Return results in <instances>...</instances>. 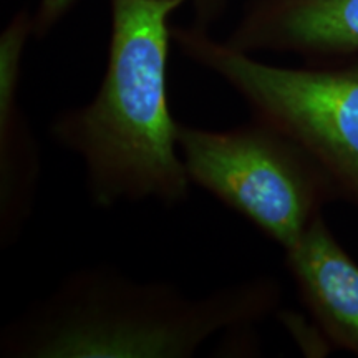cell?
<instances>
[{
	"label": "cell",
	"instance_id": "obj_1",
	"mask_svg": "<svg viewBox=\"0 0 358 358\" xmlns=\"http://www.w3.org/2000/svg\"><path fill=\"white\" fill-rule=\"evenodd\" d=\"M179 0H110L108 58L96 95L57 115L50 133L77 155L100 208L189 194L168 98L169 19Z\"/></svg>",
	"mask_w": 358,
	"mask_h": 358
},
{
	"label": "cell",
	"instance_id": "obj_2",
	"mask_svg": "<svg viewBox=\"0 0 358 358\" xmlns=\"http://www.w3.org/2000/svg\"><path fill=\"white\" fill-rule=\"evenodd\" d=\"M280 295V282L271 275L189 297L164 282L87 268L10 322L0 335V355L186 358L219 332L262 322L279 307Z\"/></svg>",
	"mask_w": 358,
	"mask_h": 358
},
{
	"label": "cell",
	"instance_id": "obj_3",
	"mask_svg": "<svg viewBox=\"0 0 358 358\" xmlns=\"http://www.w3.org/2000/svg\"><path fill=\"white\" fill-rule=\"evenodd\" d=\"M187 60L229 85L254 116L275 124L329 174L340 199L358 208V57L282 66L216 38L208 27L174 25Z\"/></svg>",
	"mask_w": 358,
	"mask_h": 358
},
{
	"label": "cell",
	"instance_id": "obj_4",
	"mask_svg": "<svg viewBox=\"0 0 358 358\" xmlns=\"http://www.w3.org/2000/svg\"><path fill=\"white\" fill-rule=\"evenodd\" d=\"M178 145L191 185L239 213L284 250L327 204L340 199L319 163L259 116L229 129L179 122Z\"/></svg>",
	"mask_w": 358,
	"mask_h": 358
},
{
	"label": "cell",
	"instance_id": "obj_5",
	"mask_svg": "<svg viewBox=\"0 0 358 358\" xmlns=\"http://www.w3.org/2000/svg\"><path fill=\"white\" fill-rule=\"evenodd\" d=\"M237 50L306 64L358 57V0H249L226 38Z\"/></svg>",
	"mask_w": 358,
	"mask_h": 358
},
{
	"label": "cell",
	"instance_id": "obj_6",
	"mask_svg": "<svg viewBox=\"0 0 358 358\" xmlns=\"http://www.w3.org/2000/svg\"><path fill=\"white\" fill-rule=\"evenodd\" d=\"M35 37L34 13L22 8L0 34V244L17 241L32 216L40 161L32 128L20 105L22 64Z\"/></svg>",
	"mask_w": 358,
	"mask_h": 358
},
{
	"label": "cell",
	"instance_id": "obj_7",
	"mask_svg": "<svg viewBox=\"0 0 358 358\" xmlns=\"http://www.w3.org/2000/svg\"><path fill=\"white\" fill-rule=\"evenodd\" d=\"M284 252L308 315L334 348L358 357V264L335 239L324 214Z\"/></svg>",
	"mask_w": 358,
	"mask_h": 358
},
{
	"label": "cell",
	"instance_id": "obj_8",
	"mask_svg": "<svg viewBox=\"0 0 358 358\" xmlns=\"http://www.w3.org/2000/svg\"><path fill=\"white\" fill-rule=\"evenodd\" d=\"M78 0H38L34 12V32L37 38L47 37L69 15Z\"/></svg>",
	"mask_w": 358,
	"mask_h": 358
},
{
	"label": "cell",
	"instance_id": "obj_9",
	"mask_svg": "<svg viewBox=\"0 0 358 358\" xmlns=\"http://www.w3.org/2000/svg\"><path fill=\"white\" fill-rule=\"evenodd\" d=\"M179 2H182V6H191L194 8L196 24L208 27L222 12L227 0H179Z\"/></svg>",
	"mask_w": 358,
	"mask_h": 358
}]
</instances>
